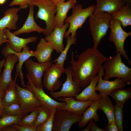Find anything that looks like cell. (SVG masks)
Here are the masks:
<instances>
[{"instance_id":"27","label":"cell","mask_w":131,"mask_h":131,"mask_svg":"<svg viewBox=\"0 0 131 131\" xmlns=\"http://www.w3.org/2000/svg\"><path fill=\"white\" fill-rule=\"evenodd\" d=\"M114 108L112 101L107 96L101 97L99 100L98 109L102 110L106 115L108 123L115 122Z\"/></svg>"},{"instance_id":"44","label":"cell","mask_w":131,"mask_h":131,"mask_svg":"<svg viewBox=\"0 0 131 131\" xmlns=\"http://www.w3.org/2000/svg\"><path fill=\"white\" fill-rule=\"evenodd\" d=\"M54 2L56 5L58 3L61 2L65 1L66 0H51Z\"/></svg>"},{"instance_id":"31","label":"cell","mask_w":131,"mask_h":131,"mask_svg":"<svg viewBox=\"0 0 131 131\" xmlns=\"http://www.w3.org/2000/svg\"><path fill=\"white\" fill-rule=\"evenodd\" d=\"M76 42V39L73 38L71 36L67 38V44L66 47L60 53L59 56L54 60L53 62L64 67V63L66 58L68 52L71 46L75 44Z\"/></svg>"},{"instance_id":"13","label":"cell","mask_w":131,"mask_h":131,"mask_svg":"<svg viewBox=\"0 0 131 131\" xmlns=\"http://www.w3.org/2000/svg\"><path fill=\"white\" fill-rule=\"evenodd\" d=\"M98 81L96 87V90L99 92L101 97L109 95L112 91L118 88L123 89L126 85V83L123 80L116 78L113 81H109L103 79L104 69L102 66L98 73Z\"/></svg>"},{"instance_id":"8","label":"cell","mask_w":131,"mask_h":131,"mask_svg":"<svg viewBox=\"0 0 131 131\" xmlns=\"http://www.w3.org/2000/svg\"><path fill=\"white\" fill-rule=\"evenodd\" d=\"M82 116L61 108H57L54 118L52 131H69L74 124L81 121Z\"/></svg>"},{"instance_id":"38","label":"cell","mask_w":131,"mask_h":131,"mask_svg":"<svg viewBox=\"0 0 131 131\" xmlns=\"http://www.w3.org/2000/svg\"><path fill=\"white\" fill-rule=\"evenodd\" d=\"M89 122V124L86 127L81 131H105L104 129H102L98 127L93 120H91Z\"/></svg>"},{"instance_id":"6","label":"cell","mask_w":131,"mask_h":131,"mask_svg":"<svg viewBox=\"0 0 131 131\" xmlns=\"http://www.w3.org/2000/svg\"><path fill=\"white\" fill-rule=\"evenodd\" d=\"M109 28L111 31L108 40L114 44L117 53L122 55L131 65V62L124 48L125 41L128 36L131 35V31L129 32L125 31L122 28L120 22L112 18L110 22Z\"/></svg>"},{"instance_id":"3","label":"cell","mask_w":131,"mask_h":131,"mask_svg":"<svg viewBox=\"0 0 131 131\" xmlns=\"http://www.w3.org/2000/svg\"><path fill=\"white\" fill-rule=\"evenodd\" d=\"M89 23L94 47L97 48L109 28L111 15L105 12L93 13L89 17Z\"/></svg>"},{"instance_id":"46","label":"cell","mask_w":131,"mask_h":131,"mask_svg":"<svg viewBox=\"0 0 131 131\" xmlns=\"http://www.w3.org/2000/svg\"><path fill=\"white\" fill-rule=\"evenodd\" d=\"M6 0H0V4H3L6 2Z\"/></svg>"},{"instance_id":"4","label":"cell","mask_w":131,"mask_h":131,"mask_svg":"<svg viewBox=\"0 0 131 131\" xmlns=\"http://www.w3.org/2000/svg\"><path fill=\"white\" fill-rule=\"evenodd\" d=\"M95 5H93L83 8L81 4H76L73 8L72 14L66 19L65 22L69 24V28L65 34L64 38H67L70 34L73 38L76 39V31L82 25L87 18L94 12Z\"/></svg>"},{"instance_id":"41","label":"cell","mask_w":131,"mask_h":131,"mask_svg":"<svg viewBox=\"0 0 131 131\" xmlns=\"http://www.w3.org/2000/svg\"><path fill=\"white\" fill-rule=\"evenodd\" d=\"M105 131H118V129L116 122L108 123L104 129Z\"/></svg>"},{"instance_id":"17","label":"cell","mask_w":131,"mask_h":131,"mask_svg":"<svg viewBox=\"0 0 131 131\" xmlns=\"http://www.w3.org/2000/svg\"><path fill=\"white\" fill-rule=\"evenodd\" d=\"M59 99L66 103L61 108L79 116H82L86 109L94 102L79 100L73 97H64Z\"/></svg>"},{"instance_id":"1","label":"cell","mask_w":131,"mask_h":131,"mask_svg":"<svg viewBox=\"0 0 131 131\" xmlns=\"http://www.w3.org/2000/svg\"><path fill=\"white\" fill-rule=\"evenodd\" d=\"M108 58L94 46L82 52L77 60H74L72 54L70 66L73 80L81 88L85 87L97 75L102 64Z\"/></svg>"},{"instance_id":"16","label":"cell","mask_w":131,"mask_h":131,"mask_svg":"<svg viewBox=\"0 0 131 131\" xmlns=\"http://www.w3.org/2000/svg\"><path fill=\"white\" fill-rule=\"evenodd\" d=\"M69 26V24L67 23H65L61 27L55 26L51 33L44 38L58 54H60L65 48L63 39L66 30Z\"/></svg>"},{"instance_id":"37","label":"cell","mask_w":131,"mask_h":131,"mask_svg":"<svg viewBox=\"0 0 131 131\" xmlns=\"http://www.w3.org/2000/svg\"><path fill=\"white\" fill-rule=\"evenodd\" d=\"M30 0H13L10 3L9 6L18 5L21 9H25L28 6V3Z\"/></svg>"},{"instance_id":"7","label":"cell","mask_w":131,"mask_h":131,"mask_svg":"<svg viewBox=\"0 0 131 131\" xmlns=\"http://www.w3.org/2000/svg\"><path fill=\"white\" fill-rule=\"evenodd\" d=\"M16 86L18 103L25 115L34 110L39 109L42 105L32 90L27 88H22L16 82Z\"/></svg>"},{"instance_id":"39","label":"cell","mask_w":131,"mask_h":131,"mask_svg":"<svg viewBox=\"0 0 131 131\" xmlns=\"http://www.w3.org/2000/svg\"><path fill=\"white\" fill-rule=\"evenodd\" d=\"M16 128L18 131H37V127L34 126L26 125H19L17 124L11 125Z\"/></svg>"},{"instance_id":"12","label":"cell","mask_w":131,"mask_h":131,"mask_svg":"<svg viewBox=\"0 0 131 131\" xmlns=\"http://www.w3.org/2000/svg\"><path fill=\"white\" fill-rule=\"evenodd\" d=\"M18 61V57L14 54H9L6 57L3 65L4 68L0 75V90L2 98L6 90L14 81L12 73L15 64Z\"/></svg>"},{"instance_id":"21","label":"cell","mask_w":131,"mask_h":131,"mask_svg":"<svg viewBox=\"0 0 131 131\" xmlns=\"http://www.w3.org/2000/svg\"><path fill=\"white\" fill-rule=\"evenodd\" d=\"M76 3V0H68L66 2H60L56 4V14L54 19L55 26L61 27L64 25L68 11L74 7Z\"/></svg>"},{"instance_id":"30","label":"cell","mask_w":131,"mask_h":131,"mask_svg":"<svg viewBox=\"0 0 131 131\" xmlns=\"http://www.w3.org/2000/svg\"><path fill=\"white\" fill-rule=\"evenodd\" d=\"M25 115L14 116L3 114L0 117V131L5 127L13 124H17Z\"/></svg>"},{"instance_id":"40","label":"cell","mask_w":131,"mask_h":131,"mask_svg":"<svg viewBox=\"0 0 131 131\" xmlns=\"http://www.w3.org/2000/svg\"><path fill=\"white\" fill-rule=\"evenodd\" d=\"M5 60V59L0 61V75L1 72V70L3 67V65L4 62ZM2 98L1 96L0 91V117H1L4 114V107L2 104Z\"/></svg>"},{"instance_id":"19","label":"cell","mask_w":131,"mask_h":131,"mask_svg":"<svg viewBox=\"0 0 131 131\" xmlns=\"http://www.w3.org/2000/svg\"><path fill=\"white\" fill-rule=\"evenodd\" d=\"M28 6L29 14L25 23L21 28L12 33L16 35L24 33H28L33 32L42 33L44 31V29L38 25L35 21L34 16V6L29 4Z\"/></svg>"},{"instance_id":"15","label":"cell","mask_w":131,"mask_h":131,"mask_svg":"<svg viewBox=\"0 0 131 131\" xmlns=\"http://www.w3.org/2000/svg\"><path fill=\"white\" fill-rule=\"evenodd\" d=\"M26 76L28 82L26 87L34 92L42 105L46 106L51 111L55 107L61 108L66 104L64 102H59L53 99L44 92L43 88L35 87L32 83L27 74Z\"/></svg>"},{"instance_id":"18","label":"cell","mask_w":131,"mask_h":131,"mask_svg":"<svg viewBox=\"0 0 131 131\" xmlns=\"http://www.w3.org/2000/svg\"><path fill=\"white\" fill-rule=\"evenodd\" d=\"M8 40V42L9 47L14 51L19 52L27 44L34 42L37 41V38L36 36H31L27 38H23L15 35L10 30L7 28L3 30Z\"/></svg>"},{"instance_id":"32","label":"cell","mask_w":131,"mask_h":131,"mask_svg":"<svg viewBox=\"0 0 131 131\" xmlns=\"http://www.w3.org/2000/svg\"><path fill=\"white\" fill-rule=\"evenodd\" d=\"M39 109L34 110L29 115L25 116L17 124L19 125L34 126L38 116Z\"/></svg>"},{"instance_id":"34","label":"cell","mask_w":131,"mask_h":131,"mask_svg":"<svg viewBox=\"0 0 131 131\" xmlns=\"http://www.w3.org/2000/svg\"><path fill=\"white\" fill-rule=\"evenodd\" d=\"M123 107L116 105L115 106L114 115L115 122L119 131H123Z\"/></svg>"},{"instance_id":"26","label":"cell","mask_w":131,"mask_h":131,"mask_svg":"<svg viewBox=\"0 0 131 131\" xmlns=\"http://www.w3.org/2000/svg\"><path fill=\"white\" fill-rule=\"evenodd\" d=\"M112 18L118 20L124 28L131 25L130 5H125L118 11L110 14Z\"/></svg>"},{"instance_id":"29","label":"cell","mask_w":131,"mask_h":131,"mask_svg":"<svg viewBox=\"0 0 131 131\" xmlns=\"http://www.w3.org/2000/svg\"><path fill=\"white\" fill-rule=\"evenodd\" d=\"M109 95L114 99L116 105L123 107L126 102L131 98V88L116 89Z\"/></svg>"},{"instance_id":"43","label":"cell","mask_w":131,"mask_h":131,"mask_svg":"<svg viewBox=\"0 0 131 131\" xmlns=\"http://www.w3.org/2000/svg\"><path fill=\"white\" fill-rule=\"evenodd\" d=\"M0 131H18L17 130L11 125L4 127Z\"/></svg>"},{"instance_id":"35","label":"cell","mask_w":131,"mask_h":131,"mask_svg":"<svg viewBox=\"0 0 131 131\" xmlns=\"http://www.w3.org/2000/svg\"><path fill=\"white\" fill-rule=\"evenodd\" d=\"M54 108L51 111L50 115L45 122L37 127V131H52L54 116L56 110Z\"/></svg>"},{"instance_id":"11","label":"cell","mask_w":131,"mask_h":131,"mask_svg":"<svg viewBox=\"0 0 131 131\" xmlns=\"http://www.w3.org/2000/svg\"><path fill=\"white\" fill-rule=\"evenodd\" d=\"M65 73L66 75V79L60 90L49 92L52 98L57 99L61 97H74L81 91V88L73 79L70 66L65 69Z\"/></svg>"},{"instance_id":"24","label":"cell","mask_w":131,"mask_h":131,"mask_svg":"<svg viewBox=\"0 0 131 131\" xmlns=\"http://www.w3.org/2000/svg\"><path fill=\"white\" fill-rule=\"evenodd\" d=\"M96 0L94 13L105 12L111 14L125 5L124 0Z\"/></svg>"},{"instance_id":"20","label":"cell","mask_w":131,"mask_h":131,"mask_svg":"<svg viewBox=\"0 0 131 131\" xmlns=\"http://www.w3.org/2000/svg\"><path fill=\"white\" fill-rule=\"evenodd\" d=\"M20 7L9 8L4 12L3 17L0 19V30L7 28L10 30L17 28V23L19 19L18 14Z\"/></svg>"},{"instance_id":"42","label":"cell","mask_w":131,"mask_h":131,"mask_svg":"<svg viewBox=\"0 0 131 131\" xmlns=\"http://www.w3.org/2000/svg\"><path fill=\"white\" fill-rule=\"evenodd\" d=\"M8 42V40L3 30H0V47L3 43Z\"/></svg>"},{"instance_id":"33","label":"cell","mask_w":131,"mask_h":131,"mask_svg":"<svg viewBox=\"0 0 131 131\" xmlns=\"http://www.w3.org/2000/svg\"><path fill=\"white\" fill-rule=\"evenodd\" d=\"M39 113L34 126L37 127L46 122L49 118L51 111L46 106L42 105L39 109Z\"/></svg>"},{"instance_id":"10","label":"cell","mask_w":131,"mask_h":131,"mask_svg":"<svg viewBox=\"0 0 131 131\" xmlns=\"http://www.w3.org/2000/svg\"><path fill=\"white\" fill-rule=\"evenodd\" d=\"M30 80L36 87L43 88L42 78L46 69L53 63L50 61L44 63L34 62L28 58L24 62Z\"/></svg>"},{"instance_id":"22","label":"cell","mask_w":131,"mask_h":131,"mask_svg":"<svg viewBox=\"0 0 131 131\" xmlns=\"http://www.w3.org/2000/svg\"><path fill=\"white\" fill-rule=\"evenodd\" d=\"M98 75H97L91 80L89 84L75 97L74 99L81 101L99 100L101 97L96 92V87L98 81Z\"/></svg>"},{"instance_id":"45","label":"cell","mask_w":131,"mask_h":131,"mask_svg":"<svg viewBox=\"0 0 131 131\" xmlns=\"http://www.w3.org/2000/svg\"><path fill=\"white\" fill-rule=\"evenodd\" d=\"M125 5H131V0H124Z\"/></svg>"},{"instance_id":"14","label":"cell","mask_w":131,"mask_h":131,"mask_svg":"<svg viewBox=\"0 0 131 131\" xmlns=\"http://www.w3.org/2000/svg\"><path fill=\"white\" fill-rule=\"evenodd\" d=\"M30 48L27 45L24 47L22 51L19 52H16L13 51L9 47L7 42L2 49V52L3 56L6 57L10 53L16 54L18 58V63L16 66V74H17L20 79L21 83L24 88L26 87L24 82L23 73L22 70L23 65L27 59L32 57H34L33 51L29 50Z\"/></svg>"},{"instance_id":"2","label":"cell","mask_w":131,"mask_h":131,"mask_svg":"<svg viewBox=\"0 0 131 131\" xmlns=\"http://www.w3.org/2000/svg\"><path fill=\"white\" fill-rule=\"evenodd\" d=\"M103 79L109 80L115 77L124 81L127 85L131 83V68L127 66L122 61L119 54L110 57L105 62Z\"/></svg>"},{"instance_id":"47","label":"cell","mask_w":131,"mask_h":131,"mask_svg":"<svg viewBox=\"0 0 131 131\" xmlns=\"http://www.w3.org/2000/svg\"></svg>"},{"instance_id":"28","label":"cell","mask_w":131,"mask_h":131,"mask_svg":"<svg viewBox=\"0 0 131 131\" xmlns=\"http://www.w3.org/2000/svg\"><path fill=\"white\" fill-rule=\"evenodd\" d=\"M18 75L16 74L14 79L12 83L8 87L4 94L2 100V104L4 107L11 104L18 103L16 88V81Z\"/></svg>"},{"instance_id":"5","label":"cell","mask_w":131,"mask_h":131,"mask_svg":"<svg viewBox=\"0 0 131 131\" xmlns=\"http://www.w3.org/2000/svg\"><path fill=\"white\" fill-rule=\"evenodd\" d=\"M37 6L38 8L35 18L44 21L46 26L42 33L49 35L55 26L54 19L56 13V5L51 0H30L28 5Z\"/></svg>"},{"instance_id":"36","label":"cell","mask_w":131,"mask_h":131,"mask_svg":"<svg viewBox=\"0 0 131 131\" xmlns=\"http://www.w3.org/2000/svg\"><path fill=\"white\" fill-rule=\"evenodd\" d=\"M4 114L12 115H24L18 103H14L4 107Z\"/></svg>"},{"instance_id":"25","label":"cell","mask_w":131,"mask_h":131,"mask_svg":"<svg viewBox=\"0 0 131 131\" xmlns=\"http://www.w3.org/2000/svg\"><path fill=\"white\" fill-rule=\"evenodd\" d=\"M99 100L94 101L90 105L82 115L81 120L78 123L79 126L81 128L85 127L91 120L95 122L98 120L99 117L97 111L98 109Z\"/></svg>"},{"instance_id":"23","label":"cell","mask_w":131,"mask_h":131,"mask_svg":"<svg viewBox=\"0 0 131 131\" xmlns=\"http://www.w3.org/2000/svg\"><path fill=\"white\" fill-rule=\"evenodd\" d=\"M54 49L44 38H41L33 51L34 57L38 62L42 63L51 61Z\"/></svg>"},{"instance_id":"9","label":"cell","mask_w":131,"mask_h":131,"mask_svg":"<svg viewBox=\"0 0 131 131\" xmlns=\"http://www.w3.org/2000/svg\"><path fill=\"white\" fill-rule=\"evenodd\" d=\"M65 71L64 67L56 63L46 69L43 75V83L48 91H55L60 88L61 83L59 79Z\"/></svg>"}]
</instances>
